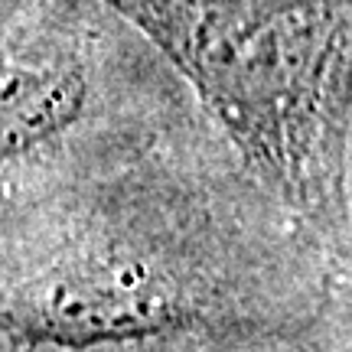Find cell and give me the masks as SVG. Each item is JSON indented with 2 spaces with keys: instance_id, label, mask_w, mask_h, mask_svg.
<instances>
[{
  "instance_id": "cell-1",
  "label": "cell",
  "mask_w": 352,
  "mask_h": 352,
  "mask_svg": "<svg viewBox=\"0 0 352 352\" xmlns=\"http://www.w3.org/2000/svg\"><path fill=\"white\" fill-rule=\"evenodd\" d=\"M186 78L264 189L346 219L352 0H95Z\"/></svg>"
},
{
  "instance_id": "cell-2",
  "label": "cell",
  "mask_w": 352,
  "mask_h": 352,
  "mask_svg": "<svg viewBox=\"0 0 352 352\" xmlns=\"http://www.w3.org/2000/svg\"><path fill=\"white\" fill-rule=\"evenodd\" d=\"M199 323L186 287L134 254L65 258L23 280L0 303V336L20 352L157 340Z\"/></svg>"
},
{
  "instance_id": "cell-3",
  "label": "cell",
  "mask_w": 352,
  "mask_h": 352,
  "mask_svg": "<svg viewBox=\"0 0 352 352\" xmlns=\"http://www.w3.org/2000/svg\"><path fill=\"white\" fill-rule=\"evenodd\" d=\"M88 91V63L72 36L43 33L0 50V164L63 138Z\"/></svg>"
}]
</instances>
